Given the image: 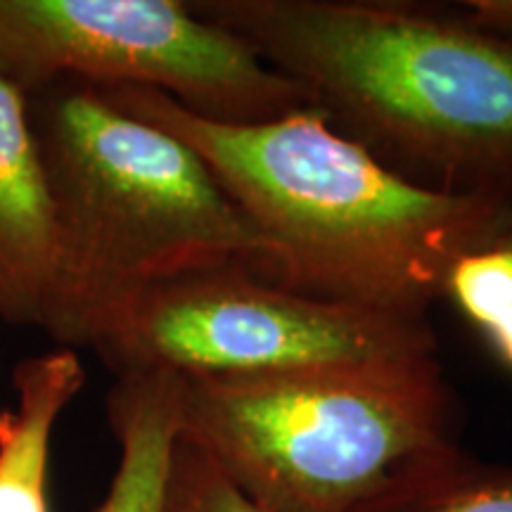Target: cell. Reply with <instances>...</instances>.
I'll use <instances>...</instances> for the list:
<instances>
[{"label":"cell","mask_w":512,"mask_h":512,"mask_svg":"<svg viewBox=\"0 0 512 512\" xmlns=\"http://www.w3.org/2000/svg\"><path fill=\"white\" fill-rule=\"evenodd\" d=\"M86 384L76 349L57 347L12 370L15 403L0 406V512H48L50 441Z\"/></svg>","instance_id":"ba28073f"},{"label":"cell","mask_w":512,"mask_h":512,"mask_svg":"<svg viewBox=\"0 0 512 512\" xmlns=\"http://www.w3.org/2000/svg\"><path fill=\"white\" fill-rule=\"evenodd\" d=\"M62 245L29 98L0 76V323L53 330Z\"/></svg>","instance_id":"52a82bcc"},{"label":"cell","mask_w":512,"mask_h":512,"mask_svg":"<svg viewBox=\"0 0 512 512\" xmlns=\"http://www.w3.org/2000/svg\"><path fill=\"white\" fill-rule=\"evenodd\" d=\"M458 5L477 27L512 38V0H460Z\"/></svg>","instance_id":"4fadbf2b"},{"label":"cell","mask_w":512,"mask_h":512,"mask_svg":"<svg viewBox=\"0 0 512 512\" xmlns=\"http://www.w3.org/2000/svg\"><path fill=\"white\" fill-rule=\"evenodd\" d=\"M444 299L512 370V235L460 256L448 271Z\"/></svg>","instance_id":"8fae6325"},{"label":"cell","mask_w":512,"mask_h":512,"mask_svg":"<svg viewBox=\"0 0 512 512\" xmlns=\"http://www.w3.org/2000/svg\"><path fill=\"white\" fill-rule=\"evenodd\" d=\"M162 512H266L242 494L207 451L178 432L166 467Z\"/></svg>","instance_id":"7c38bea8"},{"label":"cell","mask_w":512,"mask_h":512,"mask_svg":"<svg viewBox=\"0 0 512 512\" xmlns=\"http://www.w3.org/2000/svg\"><path fill=\"white\" fill-rule=\"evenodd\" d=\"M361 512H512V465L484 463L460 446Z\"/></svg>","instance_id":"30bf717a"},{"label":"cell","mask_w":512,"mask_h":512,"mask_svg":"<svg viewBox=\"0 0 512 512\" xmlns=\"http://www.w3.org/2000/svg\"><path fill=\"white\" fill-rule=\"evenodd\" d=\"M107 420L119 463L95 512H162L166 467L181 432V380L166 370L114 377Z\"/></svg>","instance_id":"9c48e42d"},{"label":"cell","mask_w":512,"mask_h":512,"mask_svg":"<svg viewBox=\"0 0 512 512\" xmlns=\"http://www.w3.org/2000/svg\"><path fill=\"white\" fill-rule=\"evenodd\" d=\"M95 88L204 159L278 247V283L290 290L427 318L460 256L512 235L510 204L420 188L316 107L261 124H221L155 88Z\"/></svg>","instance_id":"6da1fadb"},{"label":"cell","mask_w":512,"mask_h":512,"mask_svg":"<svg viewBox=\"0 0 512 512\" xmlns=\"http://www.w3.org/2000/svg\"><path fill=\"white\" fill-rule=\"evenodd\" d=\"M178 380L181 434L266 512H361L460 448L439 358Z\"/></svg>","instance_id":"277c9868"},{"label":"cell","mask_w":512,"mask_h":512,"mask_svg":"<svg viewBox=\"0 0 512 512\" xmlns=\"http://www.w3.org/2000/svg\"><path fill=\"white\" fill-rule=\"evenodd\" d=\"M0 76L27 98L60 81L155 88L221 124L311 107L302 86L181 0H0Z\"/></svg>","instance_id":"8992f818"},{"label":"cell","mask_w":512,"mask_h":512,"mask_svg":"<svg viewBox=\"0 0 512 512\" xmlns=\"http://www.w3.org/2000/svg\"><path fill=\"white\" fill-rule=\"evenodd\" d=\"M332 128L420 188L512 207V38L458 3L197 0Z\"/></svg>","instance_id":"7a4b0ae2"},{"label":"cell","mask_w":512,"mask_h":512,"mask_svg":"<svg viewBox=\"0 0 512 512\" xmlns=\"http://www.w3.org/2000/svg\"><path fill=\"white\" fill-rule=\"evenodd\" d=\"M29 114L60 228V347H91L126 299L192 268L242 264L278 283V247L176 136L83 81L29 95Z\"/></svg>","instance_id":"3957f363"},{"label":"cell","mask_w":512,"mask_h":512,"mask_svg":"<svg viewBox=\"0 0 512 512\" xmlns=\"http://www.w3.org/2000/svg\"><path fill=\"white\" fill-rule=\"evenodd\" d=\"M91 347L114 377L259 375L411 366L437 358V335L430 318L313 297L242 264H219L143 287L100 325Z\"/></svg>","instance_id":"5b68a950"}]
</instances>
